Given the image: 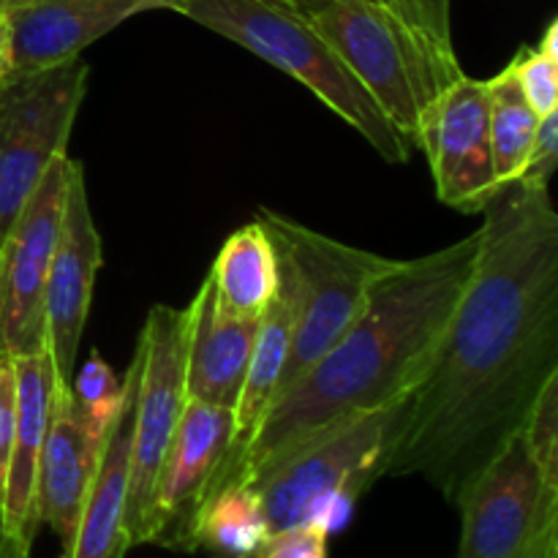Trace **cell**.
Returning a JSON list of instances; mask_svg holds the SVG:
<instances>
[{"label":"cell","mask_w":558,"mask_h":558,"mask_svg":"<svg viewBox=\"0 0 558 558\" xmlns=\"http://www.w3.org/2000/svg\"><path fill=\"white\" fill-rule=\"evenodd\" d=\"M474 270L407 396L385 477H425L450 501L518 434L558 376V213L515 180L483 207Z\"/></svg>","instance_id":"obj_1"},{"label":"cell","mask_w":558,"mask_h":558,"mask_svg":"<svg viewBox=\"0 0 558 558\" xmlns=\"http://www.w3.org/2000/svg\"><path fill=\"white\" fill-rule=\"evenodd\" d=\"M477 245L480 232H472L434 254L398 259L371 287L343 336L276 398L232 480L251 477L336 425L403 401L461 300Z\"/></svg>","instance_id":"obj_2"},{"label":"cell","mask_w":558,"mask_h":558,"mask_svg":"<svg viewBox=\"0 0 558 558\" xmlns=\"http://www.w3.org/2000/svg\"><path fill=\"white\" fill-rule=\"evenodd\" d=\"M178 14L303 82L385 161L407 163L412 158L409 142L398 134L336 49L311 25L308 14L294 5L281 0H185Z\"/></svg>","instance_id":"obj_3"},{"label":"cell","mask_w":558,"mask_h":558,"mask_svg":"<svg viewBox=\"0 0 558 558\" xmlns=\"http://www.w3.org/2000/svg\"><path fill=\"white\" fill-rule=\"evenodd\" d=\"M403 417L407 398L336 425L245 477L272 532L294 523H316L327 534L341 532L360 496L385 477Z\"/></svg>","instance_id":"obj_4"},{"label":"cell","mask_w":558,"mask_h":558,"mask_svg":"<svg viewBox=\"0 0 558 558\" xmlns=\"http://www.w3.org/2000/svg\"><path fill=\"white\" fill-rule=\"evenodd\" d=\"M259 221L276 243L281 281L292 300V341L281 396L343 336L371 287L398 259L327 238L281 213L262 210Z\"/></svg>","instance_id":"obj_5"},{"label":"cell","mask_w":558,"mask_h":558,"mask_svg":"<svg viewBox=\"0 0 558 558\" xmlns=\"http://www.w3.org/2000/svg\"><path fill=\"white\" fill-rule=\"evenodd\" d=\"M308 20L414 150L425 107L461 65L430 52L379 0H330Z\"/></svg>","instance_id":"obj_6"},{"label":"cell","mask_w":558,"mask_h":558,"mask_svg":"<svg viewBox=\"0 0 558 558\" xmlns=\"http://www.w3.org/2000/svg\"><path fill=\"white\" fill-rule=\"evenodd\" d=\"M458 558H558V483L512 434L463 485Z\"/></svg>","instance_id":"obj_7"},{"label":"cell","mask_w":558,"mask_h":558,"mask_svg":"<svg viewBox=\"0 0 558 558\" xmlns=\"http://www.w3.org/2000/svg\"><path fill=\"white\" fill-rule=\"evenodd\" d=\"M191 308L153 305L136 347L134 420H131L129 505L125 539L129 548L150 539L153 499L163 458L172 445L189 392H185V349H189Z\"/></svg>","instance_id":"obj_8"},{"label":"cell","mask_w":558,"mask_h":558,"mask_svg":"<svg viewBox=\"0 0 558 558\" xmlns=\"http://www.w3.org/2000/svg\"><path fill=\"white\" fill-rule=\"evenodd\" d=\"M87 76L90 65L76 58L0 85V243L47 169L65 156Z\"/></svg>","instance_id":"obj_9"},{"label":"cell","mask_w":558,"mask_h":558,"mask_svg":"<svg viewBox=\"0 0 558 558\" xmlns=\"http://www.w3.org/2000/svg\"><path fill=\"white\" fill-rule=\"evenodd\" d=\"M69 156L58 158L0 243V357H27L47 349L44 289L63 216Z\"/></svg>","instance_id":"obj_10"},{"label":"cell","mask_w":558,"mask_h":558,"mask_svg":"<svg viewBox=\"0 0 558 558\" xmlns=\"http://www.w3.org/2000/svg\"><path fill=\"white\" fill-rule=\"evenodd\" d=\"M417 147L430 163L436 196L458 213H483L501 191L490 150L488 85L461 74L425 107Z\"/></svg>","instance_id":"obj_11"},{"label":"cell","mask_w":558,"mask_h":558,"mask_svg":"<svg viewBox=\"0 0 558 558\" xmlns=\"http://www.w3.org/2000/svg\"><path fill=\"white\" fill-rule=\"evenodd\" d=\"M101 265V234L93 221L85 169L69 158L63 216L44 289V341L63 385H71L74 376L82 332L90 314L93 283Z\"/></svg>","instance_id":"obj_12"},{"label":"cell","mask_w":558,"mask_h":558,"mask_svg":"<svg viewBox=\"0 0 558 558\" xmlns=\"http://www.w3.org/2000/svg\"><path fill=\"white\" fill-rule=\"evenodd\" d=\"M232 439V409L213 407L194 398L185 401L158 477L147 545L189 550L194 518L227 463Z\"/></svg>","instance_id":"obj_13"},{"label":"cell","mask_w":558,"mask_h":558,"mask_svg":"<svg viewBox=\"0 0 558 558\" xmlns=\"http://www.w3.org/2000/svg\"><path fill=\"white\" fill-rule=\"evenodd\" d=\"M185 0H33L9 14L14 76L76 60L93 41L145 11H180Z\"/></svg>","instance_id":"obj_14"},{"label":"cell","mask_w":558,"mask_h":558,"mask_svg":"<svg viewBox=\"0 0 558 558\" xmlns=\"http://www.w3.org/2000/svg\"><path fill=\"white\" fill-rule=\"evenodd\" d=\"M16 365V425L11 445L9 477L3 496V529L16 554L31 558L38 526V458L47 436L54 387L60 376L49 352L14 357Z\"/></svg>","instance_id":"obj_15"},{"label":"cell","mask_w":558,"mask_h":558,"mask_svg":"<svg viewBox=\"0 0 558 558\" xmlns=\"http://www.w3.org/2000/svg\"><path fill=\"white\" fill-rule=\"evenodd\" d=\"M189 349H185V392L213 407L234 409L243 387L245 365L254 347L259 319L227 314L213 298L210 281L189 303Z\"/></svg>","instance_id":"obj_16"},{"label":"cell","mask_w":558,"mask_h":558,"mask_svg":"<svg viewBox=\"0 0 558 558\" xmlns=\"http://www.w3.org/2000/svg\"><path fill=\"white\" fill-rule=\"evenodd\" d=\"M98 458L71 407L69 385L58 381L38 458V521L58 534L63 550L74 539Z\"/></svg>","instance_id":"obj_17"},{"label":"cell","mask_w":558,"mask_h":558,"mask_svg":"<svg viewBox=\"0 0 558 558\" xmlns=\"http://www.w3.org/2000/svg\"><path fill=\"white\" fill-rule=\"evenodd\" d=\"M131 368H134V381H131L129 401L98 458L74 539L60 558H123L131 550L125 539V505H129L136 357L131 360Z\"/></svg>","instance_id":"obj_18"},{"label":"cell","mask_w":558,"mask_h":558,"mask_svg":"<svg viewBox=\"0 0 558 558\" xmlns=\"http://www.w3.org/2000/svg\"><path fill=\"white\" fill-rule=\"evenodd\" d=\"M289 341H292V300H289L287 287H278V294L272 303L267 305L265 314L259 316V327H256L254 347H251L248 365H245L243 387H240L238 403H234V439L232 450H229L227 463H223L221 474L216 477L210 490L218 485L229 483L238 469L240 458L248 450L251 439H254L256 428L262 420L270 412L272 401L281 390V376L287 368L289 357ZM207 499V496H205Z\"/></svg>","instance_id":"obj_19"},{"label":"cell","mask_w":558,"mask_h":558,"mask_svg":"<svg viewBox=\"0 0 558 558\" xmlns=\"http://www.w3.org/2000/svg\"><path fill=\"white\" fill-rule=\"evenodd\" d=\"M207 281L227 314L259 319L281 287L278 251L265 223H245L229 234L210 265Z\"/></svg>","instance_id":"obj_20"},{"label":"cell","mask_w":558,"mask_h":558,"mask_svg":"<svg viewBox=\"0 0 558 558\" xmlns=\"http://www.w3.org/2000/svg\"><path fill=\"white\" fill-rule=\"evenodd\" d=\"M270 534L259 496L243 480H232L202 501L191 526L189 554L207 550L210 558H262Z\"/></svg>","instance_id":"obj_21"},{"label":"cell","mask_w":558,"mask_h":558,"mask_svg":"<svg viewBox=\"0 0 558 558\" xmlns=\"http://www.w3.org/2000/svg\"><path fill=\"white\" fill-rule=\"evenodd\" d=\"M485 85H488V125L496 178L501 185L515 183L526 167L539 118L529 107L510 65L494 80H485Z\"/></svg>","instance_id":"obj_22"},{"label":"cell","mask_w":558,"mask_h":558,"mask_svg":"<svg viewBox=\"0 0 558 558\" xmlns=\"http://www.w3.org/2000/svg\"><path fill=\"white\" fill-rule=\"evenodd\" d=\"M131 381H134V368L125 371V376L120 379L112 365L96 349L87 354L80 368H74L69 385L71 407H74V414L80 420L82 430H85L87 441L98 452L107 445L109 434H112L114 423H118L120 412L129 401Z\"/></svg>","instance_id":"obj_23"},{"label":"cell","mask_w":558,"mask_h":558,"mask_svg":"<svg viewBox=\"0 0 558 558\" xmlns=\"http://www.w3.org/2000/svg\"><path fill=\"white\" fill-rule=\"evenodd\" d=\"M537 118L558 112V20H550L537 47H523L507 63Z\"/></svg>","instance_id":"obj_24"},{"label":"cell","mask_w":558,"mask_h":558,"mask_svg":"<svg viewBox=\"0 0 558 558\" xmlns=\"http://www.w3.org/2000/svg\"><path fill=\"white\" fill-rule=\"evenodd\" d=\"M392 11L425 47L439 54L445 63H458L456 44H452V0H379Z\"/></svg>","instance_id":"obj_25"},{"label":"cell","mask_w":558,"mask_h":558,"mask_svg":"<svg viewBox=\"0 0 558 558\" xmlns=\"http://www.w3.org/2000/svg\"><path fill=\"white\" fill-rule=\"evenodd\" d=\"M521 434L545 477L558 483V376L543 387L532 403Z\"/></svg>","instance_id":"obj_26"},{"label":"cell","mask_w":558,"mask_h":558,"mask_svg":"<svg viewBox=\"0 0 558 558\" xmlns=\"http://www.w3.org/2000/svg\"><path fill=\"white\" fill-rule=\"evenodd\" d=\"M330 534L316 523H294L267 537L262 558H327Z\"/></svg>","instance_id":"obj_27"},{"label":"cell","mask_w":558,"mask_h":558,"mask_svg":"<svg viewBox=\"0 0 558 558\" xmlns=\"http://www.w3.org/2000/svg\"><path fill=\"white\" fill-rule=\"evenodd\" d=\"M558 163V112L543 114L537 120V131H534L532 147H529L526 167L518 180L532 185H550V178L556 172Z\"/></svg>","instance_id":"obj_28"},{"label":"cell","mask_w":558,"mask_h":558,"mask_svg":"<svg viewBox=\"0 0 558 558\" xmlns=\"http://www.w3.org/2000/svg\"><path fill=\"white\" fill-rule=\"evenodd\" d=\"M16 425V365L14 357H0V510H3L5 477H9L11 445Z\"/></svg>","instance_id":"obj_29"},{"label":"cell","mask_w":558,"mask_h":558,"mask_svg":"<svg viewBox=\"0 0 558 558\" xmlns=\"http://www.w3.org/2000/svg\"><path fill=\"white\" fill-rule=\"evenodd\" d=\"M14 76V38H11L9 14H0V85Z\"/></svg>","instance_id":"obj_30"},{"label":"cell","mask_w":558,"mask_h":558,"mask_svg":"<svg viewBox=\"0 0 558 558\" xmlns=\"http://www.w3.org/2000/svg\"><path fill=\"white\" fill-rule=\"evenodd\" d=\"M0 558H22L20 554H16V548H14V543L9 539V534H5L3 515H0Z\"/></svg>","instance_id":"obj_31"},{"label":"cell","mask_w":558,"mask_h":558,"mask_svg":"<svg viewBox=\"0 0 558 558\" xmlns=\"http://www.w3.org/2000/svg\"><path fill=\"white\" fill-rule=\"evenodd\" d=\"M281 3H289L294 5L298 11H303V14H311V11L322 9L325 3H330V0H281Z\"/></svg>","instance_id":"obj_32"},{"label":"cell","mask_w":558,"mask_h":558,"mask_svg":"<svg viewBox=\"0 0 558 558\" xmlns=\"http://www.w3.org/2000/svg\"><path fill=\"white\" fill-rule=\"evenodd\" d=\"M33 0H0V14H14V11L25 9Z\"/></svg>","instance_id":"obj_33"}]
</instances>
